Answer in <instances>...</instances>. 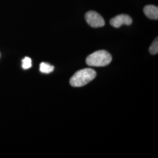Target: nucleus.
Returning <instances> with one entry per match:
<instances>
[{"instance_id":"7ed1b4c3","label":"nucleus","mask_w":158,"mask_h":158,"mask_svg":"<svg viewBox=\"0 0 158 158\" xmlns=\"http://www.w3.org/2000/svg\"><path fill=\"white\" fill-rule=\"evenodd\" d=\"M85 18L88 24L93 28L102 27L105 25L104 19L97 12H87L85 15Z\"/></svg>"},{"instance_id":"423d86ee","label":"nucleus","mask_w":158,"mask_h":158,"mask_svg":"<svg viewBox=\"0 0 158 158\" xmlns=\"http://www.w3.org/2000/svg\"><path fill=\"white\" fill-rule=\"evenodd\" d=\"M54 70V66H52L51 64L46 63L42 62L40 64V71L44 73H49Z\"/></svg>"},{"instance_id":"6e6552de","label":"nucleus","mask_w":158,"mask_h":158,"mask_svg":"<svg viewBox=\"0 0 158 158\" xmlns=\"http://www.w3.org/2000/svg\"><path fill=\"white\" fill-rule=\"evenodd\" d=\"M32 66V60L28 57H25L23 60V68L28 69Z\"/></svg>"},{"instance_id":"f257e3e1","label":"nucleus","mask_w":158,"mask_h":158,"mask_svg":"<svg viewBox=\"0 0 158 158\" xmlns=\"http://www.w3.org/2000/svg\"><path fill=\"white\" fill-rule=\"evenodd\" d=\"M96 72L90 68L84 69L76 72L70 80V84L73 87H82L95 79Z\"/></svg>"},{"instance_id":"20e7f679","label":"nucleus","mask_w":158,"mask_h":158,"mask_svg":"<svg viewBox=\"0 0 158 158\" xmlns=\"http://www.w3.org/2000/svg\"><path fill=\"white\" fill-rule=\"evenodd\" d=\"M132 23V18L128 15L120 14L110 20V24L115 28H119L123 25H130Z\"/></svg>"},{"instance_id":"0eeeda50","label":"nucleus","mask_w":158,"mask_h":158,"mask_svg":"<svg viewBox=\"0 0 158 158\" xmlns=\"http://www.w3.org/2000/svg\"><path fill=\"white\" fill-rule=\"evenodd\" d=\"M149 53L151 55H156L158 52V38H156L153 42L152 45L149 47Z\"/></svg>"},{"instance_id":"f03ea898","label":"nucleus","mask_w":158,"mask_h":158,"mask_svg":"<svg viewBox=\"0 0 158 158\" xmlns=\"http://www.w3.org/2000/svg\"><path fill=\"white\" fill-rule=\"evenodd\" d=\"M112 60L111 55L106 51H96L86 59L87 65L95 67H103L108 65Z\"/></svg>"},{"instance_id":"39448f33","label":"nucleus","mask_w":158,"mask_h":158,"mask_svg":"<svg viewBox=\"0 0 158 158\" xmlns=\"http://www.w3.org/2000/svg\"><path fill=\"white\" fill-rule=\"evenodd\" d=\"M143 12L147 17L152 19H158V8L156 6L148 5L143 8Z\"/></svg>"}]
</instances>
